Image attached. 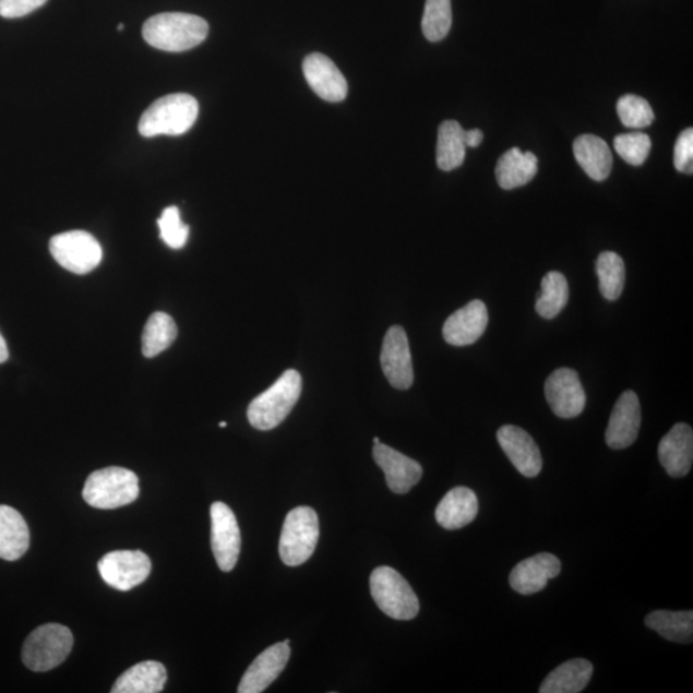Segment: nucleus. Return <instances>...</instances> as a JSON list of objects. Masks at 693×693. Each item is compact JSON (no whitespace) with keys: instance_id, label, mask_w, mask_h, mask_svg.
Returning <instances> with one entry per match:
<instances>
[{"instance_id":"f257e3e1","label":"nucleus","mask_w":693,"mask_h":693,"mask_svg":"<svg viewBox=\"0 0 693 693\" xmlns=\"http://www.w3.org/2000/svg\"><path fill=\"white\" fill-rule=\"evenodd\" d=\"M207 35V21L188 13L156 14L143 26L144 40L165 52H186L200 46Z\"/></svg>"},{"instance_id":"f03ea898","label":"nucleus","mask_w":693,"mask_h":693,"mask_svg":"<svg viewBox=\"0 0 693 693\" xmlns=\"http://www.w3.org/2000/svg\"><path fill=\"white\" fill-rule=\"evenodd\" d=\"M302 393V377L297 370H287L267 391L248 406L250 425L262 432L279 427L294 410Z\"/></svg>"},{"instance_id":"7ed1b4c3","label":"nucleus","mask_w":693,"mask_h":693,"mask_svg":"<svg viewBox=\"0 0 693 693\" xmlns=\"http://www.w3.org/2000/svg\"><path fill=\"white\" fill-rule=\"evenodd\" d=\"M199 101L189 94H171L147 108L139 121V133L145 138L178 136L192 129L199 118Z\"/></svg>"},{"instance_id":"20e7f679","label":"nucleus","mask_w":693,"mask_h":693,"mask_svg":"<svg viewBox=\"0 0 693 693\" xmlns=\"http://www.w3.org/2000/svg\"><path fill=\"white\" fill-rule=\"evenodd\" d=\"M139 491L141 488L134 471L111 466L87 477L83 498L92 507L113 510L133 503L139 498Z\"/></svg>"},{"instance_id":"39448f33","label":"nucleus","mask_w":693,"mask_h":693,"mask_svg":"<svg viewBox=\"0 0 693 693\" xmlns=\"http://www.w3.org/2000/svg\"><path fill=\"white\" fill-rule=\"evenodd\" d=\"M74 636L62 624H44L36 629L22 647V661L33 672H48L68 659Z\"/></svg>"},{"instance_id":"423d86ee","label":"nucleus","mask_w":693,"mask_h":693,"mask_svg":"<svg viewBox=\"0 0 693 693\" xmlns=\"http://www.w3.org/2000/svg\"><path fill=\"white\" fill-rule=\"evenodd\" d=\"M370 590L378 608L397 620H411L419 614V598L395 569L377 567L370 576Z\"/></svg>"},{"instance_id":"0eeeda50","label":"nucleus","mask_w":693,"mask_h":693,"mask_svg":"<svg viewBox=\"0 0 693 693\" xmlns=\"http://www.w3.org/2000/svg\"><path fill=\"white\" fill-rule=\"evenodd\" d=\"M319 534L315 510L308 506L291 510L284 522L279 542L283 563L288 566L304 564L316 549Z\"/></svg>"},{"instance_id":"6e6552de","label":"nucleus","mask_w":693,"mask_h":693,"mask_svg":"<svg viewBox=\"0 0 693 693\" xmlns=\"http://www.w3.org/2000/svg\"><path fill=\"white\" fill-rule=\"evenodd\" d=\"M49 251L58 265L77 275L89 274L101 261V247L91 232L65 231L50 239Z\"/></svg>"},{"instance_id":"1a4fd4ad","label":"nucleus","mask_w":693,"mask_h":693,"mask_svg":"<svg viewBox=\"0 0 693 693\" xmlns=\"http://www.w3.org/2000/svg\"><path fill=\"white\" fill-rule=\"evenodd\" d=\"M98 571L109 587L126 593L148 578L152 563L142 551H113L99 560Z\"/></svg>"},{"instance_id":"9d476101","label":"nucleus","mask_w":693,"mask_h":693,"mask_svg":"<svg viewBox=\"0 0 693 693\" xmlns=\"http://www.w3.org/2000/svg\"><path fill=\"white\" fill-rule=\"evenodd\" d=\"M211 545L216 563L223 572L236 567L242 546L237 517L224 502H214L211 506Z\"/></svg>"},{"instance_id":"9b49d317","label":"nucleus","mask_w":693,"mask_h":693,"mask_svg":"<svg viewBox=\"0 0 693 693\" xmlns=\"http://www.w3.org/2000/svg\"><path fill=\"white\" fill-rule=\"evenodd\" d=\"M545 395L558 418L573 419L585 410L587 398L575 370L560 368L547 378Z\"/></svg>"},{"instance_id":"f8f14e48","label":"nucleus","mask_w":693,"mask_h":693,"mask_svg":"<svg viewBox=\"0 0 693 693\" xmlns=\"http://www.w3.org/2000/svg\"><path fill=\"white\" fill-rule=\"evenodd\" d=\"M383 373L393 389L406 391L414 384V368L407 334L395 325L386 332L381 353Z\"/></svg>"},{"instance_id":"ddd939ff","label":"nucleus","mask_w":693,"mask_h":693,"mask_svg":"<svg viewBox=\"0 0 693 693\" xmlns=\"http://www.w3.org/2000/svg\"><path fill=\"white\" fill-rule=\"evenodd\" d=\"M498 441L515 469L527 478H535L542 470V455L537 443L524 429L503 426L499 429Z\"/></svg>"},{"instance_id":"4468645a","label":"nucleus","mask_w":693,"mask_h":693,"mask_svg":"<svg viewBox=\"0 0 693 693\" xmlns=\"http://www.w3.org/2000/svg\"><path fill=\"white\" fill-rule=\"evenodd\" d=\"M640 427V399L633 391H625L612 408L605 440L610 449L624 450L636 442Z\"/></svg>"},{"instance_id":"2eb2a0df","label":"nucleus","mask_w":693,"mask_h":693,"mask_svg":"<svg viewBox=\"0 0 693 693\" xmlns=\"http://www.w3.org/2000/svg\"><path fill=\"white\" fill-rule=\"evenodd\" d=\"M303 74L311 89L321 99L332 101V104L346 99L348 94L347 80L330 57L321 53L306 57Z\"/></svg>"},{"instance_id":"dca6fc26","label":"nucleus","mask_w":693,"mask_h":693,"mask_svg":"<svg viewBox=\"0 0 693 693\" xmlns=\"http://www.w3.org/2000/svg\"><path fill=\"white\" fill-rule=\"evenodd\" d=\"M373 456L379 468L384 471L386 485L393 493H408L419 483L422 468L415 459L383 443L375 444Z\"/></svg>"},{"instance_id":"f3484780","label":"nucleus","mask_w":693,"mask_h":693,"mask_svg":"<svg viewBox=\"0 0 693 693\" xmlns=\"http://www.w3.org/2000/svg\"><path fill=\"white\" fill-rule=\"evenodd\" d=\"M488 320L490 318L486 303L480 299H474L446 320L443 325V338L451 346H470L485 334Z\"/></svg>"},{"instance_id":"a211bd4d","label":"nucleus","mask_w":693,"mask_h":693,"mask_svg":"<svg viewBox=\"0 0 693 693\" xmlns=\"http://www.w3.org/2000/svg\"><path fill=\"white\" fill-rule=\"evenodd\" d=\"M561 572L560 560L552 553H538L517 564L510 574V586L515 593L528 596L541 593L547 582Z\"/></svg>"},{"instance_id":"6ab92c4d","label":"nucleus","mask_w":693,"mask_h":693,"mask_svg":"<svg viewBox=\"0 0 693 693\" xmlns=\"http://www.w3.org/2000/svg\"><path fill=\"white\" fill-rule=\"evenodd\" d=\"M290 647L286 642L273 645L258 656L239 683V693L264 692L286 669Z\"/></svg>"},{"instance_id":"aec40b11","label":"nucleus","mask_w":693,"mask_h":693,"mask_svg":"<svg viewBox=\"0 0 693 693\" xmlns=\"http://www.w3.org/2000/svg\"><path fill=\"white\" fill-rule=\"evenodd\" d=\"M659 459L664 469L673 478H683L693 463V432L684 422H678L659 444Z\"/></svg>"},{"instance_id":"412c9836","label":"nucleus","mask_w":693,"mask_h":693,"mask_svg":"<svg viewBox=\"0 0 693 693\" xmlns=\"http://www.w3.org/2000/svg\"><path fill=\"white\" fill-rule=\"evenodd\" d=\"M478 510L477 494L470 488L456 487L437 506L435 521L444 529L456 530L476 519Z\"/></svg>"},{"instance_id":"4be33fe9","label":"nucleus","mask_w":693,"mask_h":693,"mask_svg":"<svg viewBox=\"0 0 693 693\" xmlns=\"http://www.w3.org/2000/svg\"><path fill=\"white\" fill-rule=\"evenodd\" d=\"M573 152L590 179L604 181L609 178L612 169V153L607 142L596 135L585 134L575 139Z\"/></svg>"},{"instance_id":"5701e85b","label":"nucleus","mask_w":693,"mask_h":693,"mask_svg":"<svg viewBox=\"0 0 693 693\" xmlns=\"http://www.w3.org/2000/svg\"><path fill=\"white\" fill-rule=\"evenodd\" d=\"M31 546V530L22 515L11 506L0 505V559L16 561Z\"/></svg>"},{"instance_id":"b1692460","label":"nucleus","mask_w":693,"mask_h":693,"mask_svg":"<svg viewBox=\"0 0 693 693\" xmlns=\"http://www.w3.org/2000/svg\"><path fill=\"white\" fill-rule=\"evenodd\" d=\"M538 159L535 153L522 152L519 148L503 153L495 166V178L505 191L527 186L537 175Z\"/></svg>"},{"instance_id":"393cba45","label":"nucleus","mask_w":693,"mask_h":693,"mask_svg":"<svg viewBox=\"0 0 693 693\" xmlns=\"http://www.w3.org/2000/svg\"><path fill=\"white\" fill-rule=\"evenodd\" d=\"M167 672L164 664L143 661L131 667L115 682L112 693H158L164 690Z\"/></svg>"},{"instance_id":"a878e982","label":"nucleus","mask_w":693,"mask_h":693,"mask_svg":"<svg viewBox=\"0 0 693 693\" xmlns=\"http://www.w3.org/2000/svg\"><path fill=\"white\" fill-rule=\"evenodd\" d=\"M593 662L573 659L561 664L545 678L539 693H578L585 690L593 678Z\"/></svg>"},{"instance_id":"bb28decb","label":"nucleus","mask_w":693,"mask_h":693,"mask_svg":"<svg viewBox=\"0 0 693 693\" xmlns=\"http://www.w3.org/2000/svg\"><path fill=\"white\" fill-rule=\"evenodd\" d=\"M465 130L457 121H444L438 130L437 165L443 171L462 166L466 153Z\"/></svg>"},{"instance_id":"cd10ccee","label":"nucleus","mask_w":693,"mask_h":693,"mask_svg":"<svg viewBox=\"0 0 693 693\" xmlns=\"http://www.w3.org/2000/svg\"><path fill=\"white\" fill-rule=\"evenodd\" d=\"M648 629L658 632L661 637L677 644H692L693 612L658 610L645 619Z\"/></svg>"},{"instance_id":"c85d7f7f","label":"nucleus","mask_w":693,"mask_h":693,"mask_svg":"<svg viewBox=\"0 0 693 693\" xmlns=\"http://www.w3.org/2000/svg\"><path fill=\"white\" fill-rule=\"evenodd\" d=\"M177 337L178 326L170 315L165 312L152 313L143 331V355L152 359V357L166 351Z\"/></svg>"},{"instance_id":"c756f323","label":"nucleus","mask_w":693,"mask_h":693,"mask_svg":"<svg viewBox=\"0 0 693 693\" xmlns=\"http://www.w3.org/2000/svg\"><path fill=\"white\" fill-rule=\"evenodd\" d=\"M541 294L538 295L536 311L543 319H554L564 310L569 299L566 277L558 272L543 276Z\"/></svg>"},{"instance_id":"7c9ffc66","label":"nucleus","mask_w":693,"mask_h":693,"mask_svg":"<svg viewBox=\"0 0 693 693\" xmlns=\"http://www.w3.org/2000/svg\"><path fill=\"white\" fill-rule=\"evenodd\" d=\"M596 272L601 295L609 301H617L623 294L625 283L623 259L616 252H602L597 259Z\"/></svg>"},{"instance_id":"2f4dec72","label":"nucleus","mask_w":693,"mask_h":693,"mask_svg":"<svg viewBox=\"0 0 693 693\" xmlns=\"http://www.w3.org/2000/svg\"><path fill=\"white\" fill-rule=\"evenodd\" d=\"M452 26L451 0H427L421 28L429 41H441Z\"/></svg>"},{"instance_id":"473e14b6","label":"nucleus","mask_w":693,"mask_h":693,"mask_svg":"<svg viewBox=\"0 0 693 693\" xmlns=\"http://www.w3.org/2000/svg\"><path fill=\"white\" fill-rule=\"evenodd\" d=\"M617 112L623 126L630 129H645L655 120L650 104L633 94H626L618 100Z\"/></svg>"},{"instance_id":"72a5a7b5","label":"nucleus","mask_w":693,"mask_h":693,"mask_svg":"<svg viewBox=\"0 0 693 693\" xmlns=\"http://www.w3.org/2000/svg\"><path fill=\"white\" fill-rule=\"evenodd\" d=\"M614 147L620 157L626 164L632 166H641L650 155L652 141L650 136L640 133L620 134L614 139Z\"/></svg>"},{"instance_id":"f704fd0d","label":"nucleus","mask_w":693,"mask_h":693,"mask_svg":"<svg viewBox=\"0 0 693 693\" xmlns=\"http://www.w3.org/2000/svg\"><path fill=\"white\" fill-rule=\"evenodd\" d=\"M158 228L160 239L172 248V250H181L188 242L189 226L181 222L180 211L178 207H167L163 215L158 218Z\"/></svg>"},{"instance_id":"c9c22d12","label":"nucleus","mask_w":693,"mask_h":693,"mask_svg":"<svg viewBox=\"0 0 693 693\" xmlns=\"http://www.w3.org/2000/svg\"><path fill=\"white\" fill-rule=\"evenodd\" d=\"M674 166L680 172L693 174V130L691 128L683 130L677 139Z\"/></svg>"},{"instance_id":"e433bc0d","label":"nucleus","mask_w":693,"mask_h":693,"mask_svg":"<svg viewBox=\"0 0 693 693\" xmlns=\"http://www.w3.org/2000/svg\"><path fill=\"white\" fill-rule=\"evenodd\" d=\"M47 0H0V16L19 19L40 9Z\"/></svg>"},{"instance_id":"4c0bfd02","label":"nucleus","mask_w":693,"mask_h":693,"mask_svg":"<svg viewBox=\"0 0 693 693\" xmlns=\"http://www.w3.org/2000/svg\"><path fill=\"white\" fill-rule=\"evenodd\" d=\"M483 133L479 129H473L465 131V144L466 147L477 148L483 142Z\"/></svg>"},{"instance_id":"58836bf2","label":"nucleus","mask_w":693,"mask_h":693,"mask_svg":"<svg viewBox=\"0 0 693 693\" xmlns=\"http://www.w3.org/2000/svg\"><path fill=\"white\" fill-rule=\"evenodd\" d=\"M9 347H7V343L3 338L2 333H0V363L5 362L7 360H9Z\"/></svg>"},{"instance_id":"ea45409f","label":"nucleus","mask_w":693,"mask_h":693,"mask_svg":"<svg viewBox=\"0 0 693 693\" xmlns=\"http://www.w3.org/2000/svg\"><path fill=\"white\" fill-rule=\"evenodd\" d=\"M218 426H220L222 428H226V427H228V425H226V422H225V421H222V422H220V425H218Z\"/></svg>"},{"instance_id":"a19ab883","label":"nucleus","mask_w":693,"mask_h":693,"mask_svg":"<svg viewBox=\"0 0 693 693\" xmlns=\"http://www.w3.org/2000/svg\"><path fill=\"white\" fill-rule=\"evenodd\" d=\"M381 443V440H379L378 437L374 438V444Z\"/></svg>"},{"instance_id":"79ce46f5","label":"nucleus","mask_w":693,"mask_h":693,"mask_svg":"<svg viewBox=\"0 0 693 693\" xmlns=\"http://www.w3.org/2000/svg\"><path fill=\"white\" fill-rule=\"evenodd\" d=\"M284 642H286V644H287V645H289V644H290V640H286V641H284Z\"/></svg>"}]
</instances>
